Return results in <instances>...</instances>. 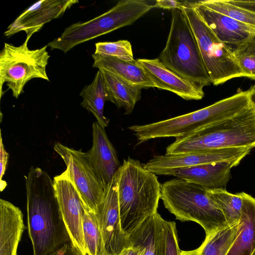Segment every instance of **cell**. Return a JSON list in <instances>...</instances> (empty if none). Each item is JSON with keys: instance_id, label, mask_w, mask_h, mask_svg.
Here are the masks:
<instances>
[{"instance_id": "6da1fadb", "label": "cell", "mask_w": 255, "mask_h": 255, "mask_svg": "<svg viewBox=\"0 0 255 255\" xmlns=\"http://www.w3.org/2000/svg\"><path fill=\"white\" fill-rule=\"evenodd\" d=\"M27 220L33 255H47L70 242L48 173L31 166L25 176Z\"/></svg>"}, {"instance_id": "7a4b0ae2", "label": "cell", "mask_w": 255, "mask_h": 255, "mask_svg": "<svg viewBox=\"0 0 255 255\" xmlns=\"http://www.w3.org/2000/svg\"><path fill=\"white\" fill-rule=\"evenodd\" d=\"M255 107V86L238 89L234 95L197 111L128 128L137 144L157 138H181L233 118Z\"/></svg>"}, {"instance_id": "3957f363", "label": "cell", "mask_w": 255, "mask_h": 255, "mask_svg": "<svg viewBox=\"0 0 255 255\" xmlns=\"http://www.w3.org/2000/svg\"><path fill=\"white\" fill-rule=\"evenodd\" d=\"M118 194L122 228L128 236L157 212L161 184L156 174L128 157L119 169Z\"/></svg>"}, {"instance_id": "277c9868", "label": "cell", "mask_w": 255, "mask_h": 255, "mask_svg": "<svg viewBox=\"0 0 255 255\" xmlns=\"http://www.w3.org/2000/svg\"><path fill=\"white\" fill-rule=\"evenodd\" d=\"M158 59L169 70L199 88L212 84L183 9L171 10L169 33Z\"/></svg>"}, {"instance_id": "5b68a950", "label": "cell", "mask_w": 255, "mask_h": 255, "mask_svg": "<svg viewBox=\"0 0 255 255\" xmlns=\"http://www.w3.org/2000/svg\"><path fill=\"white\" fill-rule=\"evenodd\" d=\"M165 207L176 219L193 221L209 235L227 225L226 219L206 189L180 178L161 184V197Z\"/></svg>"}, {"instance_id": "8992f818", "label": "cell", "mask_w": 255, "mask_h": 255, "mask_svg": "<svg viewBox=\"0 0 255 255\" xmlns=\"http://www.w3.org/2000/svg\"><path fill=\"white\" fill-rule=\"evenodd\" d=\"M255 147V107L186 137L176 138L165 154L202 152L233 147Z\"/></svg>"}, {"instance_id": "52a82bcc", "label": "cell", "mask_w": 255, "mask_h": 255, "mask_svg": "<svg viewBox=\"0 0 255 255\" xmlns=\"http://www.w3.org/2000/svg\"><path fill=\"white\" fill-rule=\"evenodd\" d=\"M154 7L145 0H121L105 13L85 22L66 27L47 44L51 50L66 53L76 45L117 29L131 25Z\"/></svg>"}, {"instance_id": "ba28073f", "label": "cell", "mask_w": 255, "mask_h": 255, "mask_svg": "<svg viewBox=\"0 0 255 255\" xmlns=\"http://www.w3.org/2000/svg\"><path fill=\"white\" fill-rule=\"evenodd\" d=\"M184 3L183 10L197 40L211 83L217 86L235 78H248L240 67L233 49L220 40L188 0Z\"/></svg>"}, {"instance_id": "9c48e42d", "label": "cell", "mask_w": 255, "mask_h": 255, "mask_svg": "<svg viewBox=\"0 0 255 255\" xmlns=\"http://www.w3.org/2000/svg\"><path fill=\"white\" fill-rule=\"evenodd\" d=\"M26 37L20 46L5 43L0 53V98L2 85L6 83L15 98L23 92L25 84L33 78L49 81L46 71L50 56L47 45L35 50H30Z\"/></svg>"}, {"instance_id": "30bf717a", "label": "cell", "mask_w": 255, "mask_h": 255, "mask_svg": "<svg viewBox=\"0 0 255 255\" xmlns=\"http://www.w3.org/2000/svg\"><path fill=\"white\" fill-rule=\"evenodd\" d=\"M54 149L65 162L66 170L84 205L96 212L103 199L105 188L91 165L86 152L69 148L59 142L55 143Z\"/></svg>"}, {"instance_id": "8fae6325", "label": "cell", "mask_w": 255, "mask_h": 255, "mask_svg": "<svg viewBox=\"0 0 255 255\" xmlns=\"http://www.w3.org/2000/svg\"><path fill=\"white\" fill-rule=\"evenodd\" d=\"M53 187L59 208L70 242L81 255H87L83 230L84 204L65 170L54 177Z\"/></svg>"}, {"instance_id": "7c38bea8", "label": "cell", "mask_w": 255, "mask_h": 255, "mask_svg": "<svg viewBox=\"0 0 255 255\" xmlns=\"http://www.w3.org/2000/svg\"><path fill=\"white\" fill-rule=\"evenodd\" d=\"M252 149L250 147H233L202 152L156 155L143 166L156 175H164L172 169L202 164L221 162H234L239 164Z\"/></svg>"}, {"instance_id": "4fadbf2b", "label": "cell", "mask_w": 255, "mask_h": 255, "mask_svg": "<svg viewBox=\"0 0 255 255\" xmlns=\"http://www.w3.org/2000/svg\"><path fill=\"white\" fill-rule=\"evenodd\" d=\"M119 169L105 188L102 202L95 212L107 255H119L129 246L121 223L118 194Z\"/></svg>"}, {"instance_id": "5bb4252c", "label": "cell", "mask_w": 255, "mask_h": 255, "mask_svg": "<svg viewBox=\"0 0 255 255\" xmlns=\"http://www.w3.org/2000/svg\"><path fill=\"white\" fill-rule=\"evenodd\" d=\"M75 0H41L26 9L9 26L4 34L10 36L24 31L30 38L46 23L61 16L65 11L78 3Z\"/></svg>"}, {"instance_id": "9a60e30c", "label": "cell", "mask_w": 255, "mask_h": 255, "mask_svg": "<svg viewBox=\"0 0 255 255\" xmlns=\"http://www.w3.org/2000/svg\"><path fill=\"white\" fill-rule=\"evenodd\" d=\"M203 21L227 45L237 46L255 36V28L211 9L199 1H189Z\"/></svg>"}, {"instance_id": "2e32d148", "label": "cell", "mask_w": 255, "mask_h": 255, "mask_svg": "<svg viewBox=\"0 0 255 255\" xmlns=\"http://www.w3.org/2000/svg\"><path fill=\"white\" fill-rule=\"evenodd\" d=\"M92 129L93 144L86 153L91 165L106 188L122 164L105 128L95 122Z\"/></svg>"}, {"instance_id": "e0dca14e", "label": "cell", "mask_w": 255, "mask_h": 255, "mask_svg": "<svg viewBox=\"0 0 255 255\" xmlns=\"http://www.w3.org/2000/svg\"><path fill=\"white\" fill-rule=\"evenodd\" d=\"M155 85V88L169 91L185 100H199L204 96L203 89L183 79L167 68L158 58L137 59Z\"/></svg>"}, {"instance_id": "ac0fdd59", "label": "cell", "mask_w": 255, "mask_h": 255, "mask_svg": "<svg viewBox=\"0 0 255 255\" xmlns=\"http://www.w3.org/2000/svg\"><path fill=\"white\" fill-rule=\"evenodd\" d=\"M238 165L234 162H221L172 169L164 175H171L198 185L207 190L226 189L231 178V171Z\"/></svg>"}, {"instance_id": "d6986e66", "label": "cell", "mask_w": 255, "mask_h": 255, "mask_svg": "<svg viewBox=\"0 0 255 255\" xmlns=\"http://www.w3.org/2000/svg\"><path fill=\"white\" fill-rule=\"evenodd\" d=\"M25 229L21 210L9 201L0 200V255H17Z\"/></svg>"}, {"instance_id": "ffe728a7", "label": "cell", "mask_w": 255, "mask_h": 255, "mask_svg": "<svg viewBox=\"0 0 255 255\" xmlns=\"http://www.w3.org/2000/svg\"><path fill=\"white\" fill-rule=\"evenodd\" d=\"M93 68L105 70L121 78L142 88H155V85L143 69L133 61L94 53Z\"/></svg>"}, {"instance_id": "44dd1931", "label": "cell", "mask_w": 255, "mask_h": 255, "mask_svg": "<svg viewBox=\"0 0 255 255\" xmlns=\"http://www.w3.org/2000/svg\"><path fill=\"white\" fill-rule=\"evenodd\" d=\"M243 196L238 235L227 255H252L255 251V198L244 192Z\"/></svg>"}, {"instance_id": "7402d4cb", "label": "cell", "mask_w": 255, "mask_h": 255, "mask_svg": "<svg viewBox=\"0 0 255 255\" xmlns=\"http://www.w3.org/2000/svg\"><path fill=\"white\" fill-rule=\"evenodd\" d=\"M107 101L123 108L125 115L130 114L136 103L141 99L142 88L134 85L102 69Z\"/></svg>"}, {"instance_id": "603a6c76", "label": "cell", "mask_w": 255, "mask_h": 255, "mask_svg": "<svg viewBox=\"0 0 255 255\" xmlns=\"http://www.w3.org/2000/svg\"><path fill=\"white\" fill-rule=\"evenodd\" d=\"M240 222L220 228L206 236L201 245L192 251H181L180 255H227L237 238Z\"/></svg>"}, {"instance_id": "cb8c5ba5", "label": "cell", "mask_w": 255, "mask_h": 255, "mask_svg": "<svg viewBox=\"0 0 255 255\" xmlns=\"http://www.w3.org/2000/svg\"><path fill=\"white\" fill-rule=\"evenodd\" d=\"M80 96L83 98L81 106L92 113L97 122L102 127L105 128L107 127L110 120L104 115L107 94L101 70L98 71L92 82L83 88Z\"/></svg>"}, {"instance_id": "d4e9b609", "label": "cell", "mask_w": 255, "mask_h": 255, "mask_svg": "<svg viewBox=\"0 0 255 255\" xmlns=\"http://www.w3.org/2000/svg\"><path fill=\"white\" fill-rule=\"evenodd\" d=\"M204 6L255 28V0H199Z\"/></svg>"}, {"instance_id": "484cf974", "label": "cell", "mask_w": 255, "mask_h": 255, "mask_svg": "<svg viewBox=\"0 0 255 255\" xmlns=\"http://www.w3.org/2000/svg\"><path fill=\"white\" fill-rule=\"evenodd\" d=\"M153 217L158 255H180L175 223L163 219L158 212Z\"/></svg>"}, {"instance_id": "4316f807", "label": "cell", "mask_w": 255, "mask_h": 255, "mask_svg": "<svg viewBox=\"0 0 255 255\" xmlns=\"http://www.w3.org/2000/svg\"><path fill=\"white\" fill-rule=\"evenodd\" d=\"M207 191L223 214L228 225L240 222L243 204V192L233 194L223 189Z\"/></svg>"}, {"instance_id": "83f0119b", "label": "cell", "mask_w": 255, "mask_h": 255, "mask_svg": "<svg viewBox=\"0 0 255 255\" xmlns=\"http://www.w3.org/2000/svg\"><path fill=\"white\" fill-rule=\"evenodd\" d=\"M83 230L87 255H107L96 213L84 205Z\"/></svg>"}, {"instance_id": "f1b7e54d", "label": "cell", "mask_w": 255, "mask_h": 255, "mask_svg": "<svg viewBox=\"0 0 255 255\" xmlns=\"http://www.w3.org/2000/svg\"><path fill=\"white\" fill-rule=\"evenodd\" d=\"M128 238L129 246L136 249L140 255H158L153 216L145 221Z\"/></svg>"}, {"instance_id": "f546056e", "label": "cell", "mask_w": 255, "mask_h": 255, "mask_svg": "<svg viewBox=\"0 0 255 255\" xmlns=\"http://www.w3.org/2000/svg\"><path fill=\"white\" fill-rule=\"evenodd\" d=\"M233 52L248 78L255 80V36L236 46Z\"/></svg>"}, {"instance_id": "4dcf8cb0", "label": "cell", "mask_w": 255, "mask_h": 255, "mask_svg": "<svg viewBox=\"0 0 255 255\" xmlns=\"http://www.w3.org/2000/svg\"><path fill=\"white\" fill-rule=\"evenodd\" d=\"M95 54L110 56L128 61L134 59L130 42L127 40L95 43Z\"/></svg>"}, {"instance_id": "1f68e13d", "label": "cell", "mask_w": 255, "mask_h": 255, "mask_svg": "<svg viewBox=\"0 0 255 255\" xmlns=\"http://www.w3.org/2000/svg\"><path fill=\"white\" fill-rule=\"evenodd\" d=\"M184 7L183 1L176 0H157L154 4V7L174 10L183 9Z\"/></svg>"}, {"instance_id": "d6a6232c", "label": "cell", "mask_w": 255, "mask_h": 255, "mask_svg": "<svg viewBox=\"0 0 255 255\" xmlns=\"http://www.w3.org/2000/svg\"><path fill=\"white\" fill-rule=\"evenodd\" d=\"M47 255H81L71 242L59 247Z\"/></svg>"}, {"instance_id": "836d02e7", "label": "cell", "mask_w": 255, "mask_h": 255, "mask_svg": "<svg viewBox=\"0 0 255 255\" xmlns=\"http://www.w3.org/2000/svg\"><path fill=\"white\" fill-rule=\"evenodd\" d=\"M0 181L5 173L8 160V153L6 151L2 142L1 133H0Z\"/></svg>"}, {"instance_id": "e575fe53", "label": "cell", "mask_w": 255, "mask_h": 255, "mask_svg": "<svg viewBox=\"0 0 255 255\" xmlns=\"http://www.w3.org/2000/svg\"><path fill=\"white\" fill-rule=\"evenodd\" d=\"M119 255H140L138 250L132 246L125 248Z\"/></svg>"}, {"instance_id": "d590c367", "label": "cell", "mask_w": 255, "mask_h": 255, "mask_svg": "<svg viewBox=\"0 0 255 255\" xmlns=\"http://www.w3.org/2000/svg\"><path fill=\"white\" fill-rule=\"evenodd\" d=\"M252 255H255V251H254V252L253 253V254H252Z\"/></svg>"}]
</instances>
